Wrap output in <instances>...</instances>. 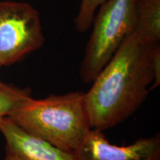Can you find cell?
I'll use <instances>...</instances> for the list:
<instances>
[{
  "instance_id": "3",
  "label": "cell",
  "mask_w": 160,
  "mask_h": 160,
  "mask_svg": "<svg viewBox=\"0 0 160 160\" xmlns=\"http://www.w3.org/2000/svg\"><path fill=\"white\" fill-rule=\"evenodd\" d=\"M135 2L105 0L100 5L80 65L79 77L84 83L93 82L126 38L134 31Z\"/></svg>"
},
{
  "instance_id": "11",
  "label": "cell",
  "mask_w": 160,
  "mask_h": 160,
  "mask_svg": "<svg viewBox=\"0 0 160 160\" xmlns=\"http://www.w3.org/2000/svg\"><path fill=\"white\" fill-rule=\"evenodd\" d=\"M0 68H1V66H0ZM2 82V81H1V80H0V82Z\"/></svg>"
},
{
  "instance_id": "4",
  "label": "cell",
  "mask_w": 160,
  "mask_h": 160,
  "mask_svg": "<svg viewBox=\"0 0 160 160\" xmlns=\"http://www.w3.org/2000/svg\"><path fill=\"white\" fill-rule=\"evenodd\" d=\"M39 13L27 2L0 1V66L13 65L42 47Z\"/></svg>"
},
{
  "instance_id": "9",
  "label": "cell",
  "mask_w": 160,
  "mask_h": 160,
  "mask_svg": "<svg viewBox=\"0 0 160 160\" xmlns=\"http://www.w3.org/2000/svg\"><path fill=\"white\" fill-rule=\"evenodd\" d=\"M105 0H82L79 9L74 19L75 28L79 32L88 31L93 23L98 8Z\"/></svg>"
},
{
  "instance_id": "10",
  "label": "cell",
  "mask_w": 160,
  "mask_h": 160,
  "mask_svg": "<svg viewBox=\"0 0 160 160\" xmlns=\"http://www.w3.org/2000/svg\"><path fill=\"white\" fill-rule=\"evenodd\" d=\"M4 160H23L19 156L16 155L15 153H12L9 151H6V157Z\"/></svg>"
},
{
  "instance_id": "6",
  "label": "cell",
  "mask_w": 160,
  "mask_h": 160,
  "mask_svg": "<svg viewBox=\"0 0 160 160\" xmlns=\"http://www.w3.org/2000/svg\"><path fill=\"white\" fill-rule=\"evenodd\" d=\"M0 131L9 151L23 160H76L74 153L65 151L28 133L10 119H0Z\"/></svg>"
},
{
  "instance_id": "5",
  "label": "cell",
  "mask_w": 160,
  "mask_h": 160,
  "mask_svg": "<svg viewBox=\"0 0 160 160\" xmlns=\"http://www.w3.org/2000/svg\"><path fill=\"white\" fill-rule=\"evenodd\" d=\"M76 160H160L159 134L131 145H111L102 131L91 130L77 151Z\"/></svg>"
},
{
  "instance_id": "1",
  "label": "cell",
  "mask_w": 160,
  "mask_h": 160,
  "mask_svg": "<svg viewBox=\"0 0 160 160\" xmlns=\"http://www.w3.org/2000/svg\"><path fill=\"white\" fill-rule=\"evenodd\" d=\"M92 83L86 111L91 130L103 132L133 115L159 85V45L143 43L133 31Z\"/></svg>"
},
{
  "instance_id": "8",
  "label": "cell",
  "mask_w": 160,
  "mask_h": 160,
  "mask_svg": "<svg viewBox=\"0 0 160 160\" xmlns=\"http://www.w3.org/2000/svg\"><path fill=\"white\" fill-rule=\"evenodd\" d=\"M28 89H21L0 82V119L8 117L31 98Z\"/></svg>"
},
{
  "instance_id": "2",
  "label": "cell",
  "mask_w": 160,
  "mask_h": 160,
  "mask_svg": "<svg viewBox=\"0 0 160 160\" xmlns=\"http://www.w3.org/2000/svg\"><path fill=\"white\" fill-rule=\"evenodd\" d=\"M8 118L28 133L71 153L91 131L85 93L79 91L42 99L31 97Z\"/></svg>"
},
{
  "instance_id": "7",
  "label": "cell",
  "mask_w": 160,
  "mask_h": 160,
  "mask_svg": "<svg viewBox=\"0 0 160 160\" xmlns=\"http://www.w3.org/2000/svg\"><path fill=\"white\" fill-rule=\"evenodd\" d=\"M134 33L143 43L158 45L160 40V0H136Z\"/></svg>"
}]
</instances>
